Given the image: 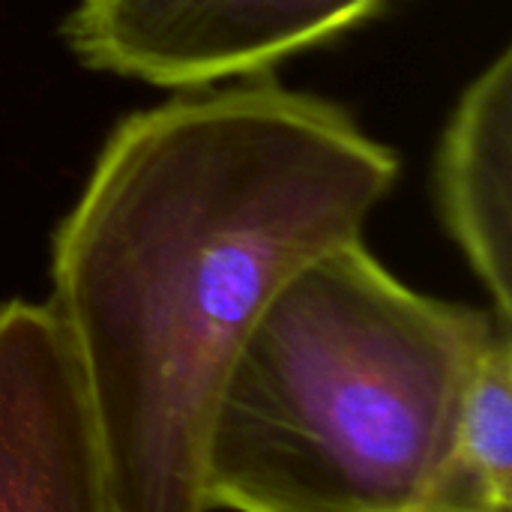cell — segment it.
Returning <instances> with one entry per match:
<instances>
[{"label":"cell","instance_id":"obj_1","mask_svg":"<svg viewBox=\"0 0 512 512\" xmlns=\"http://www.w3.org/2000/svg\"><path fill=\"white\" fill-rule=\"evenodd\" d=\"M399 156L267 75L123 117L51 240L114 512H207L201 459L243 339L309 261L363 240Z\"/></svg>","mask_w":512,"mask_h":512},{"label":"cell","instance_id":"obj_2","mask_svg":"<svg viewBox=\"0 0 512 512\" xmlns=\"http://www.w3.org/2000/svg\"><path fill=\"white\" fill-rule=\"evenodd\" d=\"M492 309L396 279L363 240L294 273L231 360L204 435L207 512L429 507Z\"/></svg>","mask_w":512,"mask_h":512},{"label":"cell","instance_id":"obj_3","mask_svg":"<svg viewBox=\"0 0 512 512\" xmlns=\"http://www.w3.org/2000/svg\"><path fill=\"white\" fill-rule=\"evenodd\" d=\"M393 0H78L63 24L72 54L165 90L258 78L324 45Z\"/></svg>","mask_w":512,"mask_h":512},{"label":"cell","instance_id":"obj_4","mask_svg":"<svg viewBox=\"0 0 512 512\" xmlns=\"http://www.w3.org/2000/svg\"><path fill=\"white\" fill-rule=\"evenodd\" d=\"M0 512H114L84 375L48 303L0 306Z\"/></svg>","mask_w":512,"mask_h":512},{"label":"cell","instance_id":"obj_5","mask_svg":"<svg viewBox=\"0 0 512 512\" xmlns=\"http://www.w3.org/2000/svg\"><path fill=\"white\" fill-rule=\"evenodd\" d=\"M512 51L504 48L459 96L438 150L441 216L512 324Z\"/></svg>","mask_w":512,"mask_h":512},{"label":"cell","instance_id":"obj_6","mask_svg":"<svg viewBox=\"0 0 512 512\" xmlns=\"http://www.w3.org/2000/svg\"><path fill=\"white\" fill-rule=\"evenodd\" d=\"M512 327L477 360L453 420L429 507L512 512Z\"/></svg>","mask_w":512,"mask_h":512},{"label":"cell","instance_id":"obj_7","mask_svg":"<svg viewBox=\"0 0 512 512\" xmlns=\"http://www.w3.org/2000/svg\"><path fill=\"white\" fill-rule=\"evenodd\" d=\"M411 512H453V510H444V507H420V510H411Z\"/></svg>","mask_w":512,"mask_h":512}]
</instances>
